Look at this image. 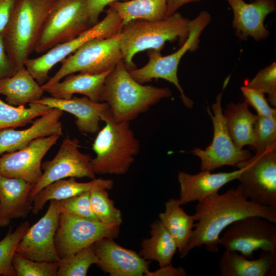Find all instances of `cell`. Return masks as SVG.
I'll list each match as a JSON object with an SVG mask.
<instances>
[{
  "label": "cell",
  "instance_id": "1",
  "mask_svg": "<svg viewBox=\"0 0 276 276\" xmlns=\"http://www.w3.org/2000/svg\"><path fill=\"white\" fill-rule=\"evenodd\" d=\"M255 216L276 224V208L248 199L240 185L198 202L193 215L197 222L180 257L185 258L194 248L203 245L212 253L218 252L220 235L227 226L240 219Z\"/></svg>",
  "mask_w": 276,
  "mask_h": 276
},
{
  "label": "cell",
  "instance_id": "2",
  "mask_svg": "<svg viewBox=\"0 0 276 276\" xmlns=\"http://www.w3.org/2000/svg\"><path fill=\"white\" fill-rule=\"evenodd\" d=\"M171 95L167 87L145 85L136 81L121 60L107 75L100 102L107 104L114 121L130 122Z\"/></svg>",
  "mask_w": 276,
  "mask_h": 276
},
{
  "label": "cell",
  "instance_id": "3",
  "mask_svg": "<svg viewBox=\"0 0 276 276\" xmlns=\"http://www.w3.org/2000/svg\"><path fill=\"white\" fill-rule=\"evenodd\" d=\"M105 123L99 130L92 148L96 154L91 164L95 174H126L139 154L140 142L130 126V122H116L108 109L101 115Z\"/></svg>",
  "mask_w": 276,
  "mask_h": 276
},
{
  "label": "cell",
  "instance_id": "4",
  "mask_svg": "<svg viewBox=\"0 0 276 276\" xmlns=\"http://www.w3.org/2000/svg\"><path fill=\"white\" fill-rule=\"evenodd\" d=\"M56 0H16L3 31L7 55L16 71L34 51L44 22Z\"/></svg>",
  "mask_w": 276,
  "mask_h": 276
},
{
  "label": "cell",
  "instance_id": "5",
  "mask_svg": "<svg viewBox=\"0 0 276 276\" xmlns=\"http://www.w3.org/2000/svg\"><path fill=\"white\" fill-rule=\"evenodd\" d=\"M190 21L176 12L159 20H136L124 25L120 33L121 50L127 69L136 68L133 59L139 52L160 51L167 41L179 40L181 45L188 37Z\"/></svg>",
  "mask_w": 276,
  "mask_h": 276
},
{
  "label": "cell",
  "instance_id": "6",
  "mask_svg": "<svg viewBox=\"0 0 276 276\" xmlns=\"http://www.w3.org/2000/svg\"><path fill=\"white\" fill-rule=\"evenodd\" d=\"M211 20V16L206 11H202L190 21V31L188 38L175 52L162 56L160 51L149 50L147 52L148 63L144 66L129 71L132 78L141 84L151 81L153 79H163L174 84L180 94L184 105L191 108L193 101L185 94L177 76L180 61L188 52H193L198 47L199 37L204 28Z\"/></svg>",
  "mask_w": 276,
  "mask_h": 276
},
{
  "label": "cell",
  "instance_id": "7",
  "mask_svg": "<svg viewBox=\"0 0 276 276\" xmlns=\"http://www.w3.org/2000/svg\"><path fill=\"white\" fill-rule=\"evenodd\" d=\"M93 25L86 0H56L43 26L34 51L43 54L71 40Z\"/></svg>",
  "mask_w": 276,
  "mask_h": 276
},
{
  "label": "cell",
  "instance_id": "8",
  "mask_svg": "<svg viewBox=\"0 0 276 276\" xmlns=\"http://www.w3.org/2000/svg\"><path fill=\"white\" fill-rule=\"evenodd\" d=\"M121 33L91 39L61 62L57 72L44 83L51 84L77 72L97 74L112 70L121 60Z\"/></svg>",
  "mask_w": 276,
  "mask_h": 276
},
{
  "label": "cell",
  "instance_id": "9",
  "mask_svg": "<svg viewBox=\"0 0 276 276\" xmlns=\"http://www.w3.org/2000/svg\"><path fill=\"white\" fill-rule=\"evenodd\" d=\"M100 21L81 33L75 38L60 43L42 55L28 58L25 66L41 85L50 78L49 73L54 65L61 62L86 42L95 38H107L121 33L123 24L117 13L111 8Z\"/></svg>",
  "mask_w": 276,
  "mask_h": 276
},
{
  "label": "cell",
  "instance_id": "10",
  "mask_svg": "<svg viewBox=\"0 0 276 276\" xmlns=\"http://www.w3.org/2000/svg\"><path fill=\"white\" fill-rule=\"evenodd\" d=\"M229 78L228 76L225 80L222 90L217 96L216 101L212 105L213 113L209 108L207 109L212 119L214 129L211 144L204 150L196 148L190 151L200 159L201 171L211 172L223 166H236L251 156L249 151L239 148L235 145L226 127L221 99Z\"/></svg>",
  "mask_w": 276,
  "mask_h": 276
},
{
  "label": "cell",
  "instance_id": "11",
  "mask_svg": "<svg viewBox=\"0 0 276 276\" xmlns=\"http://www.w3.org/2000/svg\"><path fill=\"white\" fill-rule=\"evenodd\" d=\"M275 224L256 216L240 219L224 230L219 245L249 259L258 250L276 251Z\"/></svg>",
  "mask_w": 276,
  "mask_h": 276
},
{
  "label": "cell",
  "instance_id": "12",
  "mask_svg": "<svg viewBox=\"0 0 276 276\" xmlns=\"http://www.w3.org/2000/svg\"><path fill=\"white\" fill-rule=\"evenodd\" d=\"M238 180L248 199L276 208V150L256 153L236 166Z\"/></svg>",
  "mask_w": 276,
  "mask_h": 276
},
{
  "label": "cell",
  "instance_id": "13",
  "mask_svg": "<svg viewBox=\"0 0 276 276\" xmlns=\"http://www.w3.org/2000/svg\"><path fill=\"white\" fill-rule=\"evenodd\" d=\"M120 226L73 217L61 212L55 237L60 258L72 255L104 238H117Z\"/></svg>",
  "mask_w": 276,
  "mask_h": 276
},
{
  "label": "cell",
  "instance_id": "14",
  "mask_svg": "<svg viewBox=\"0 0 276 276\" xmlns=\"http://www.w3.org/2000/svg\"><path fill=\"white\" fill-rule=\"evenodd\" d=\"M76 138L65 137L54 157L41 165L42 174L34 186L31 195L35 196L43 188L57 180L70 178H95L90 156L79 150Z\"/></svg>",
  "mask_w": 276,
  "mask_h": 276
},
{
  "label": "cell",
  "instance_id": "15",
  "mask_svg": "<svg viewBox=\"0 0 276 276\" xmlns=\"http://www.w3.org/2000/svg\"><path fill=\"white\" fill-rule=\"evenodd\" d=\"M45 214L30 226L20 240L16 253L37 261L58 262L55 237L61 213L59 200H51Z\"/></svg>",
  "mask_w": 276,
  "mask_h": 276
},
{
  "label": "cell",
  "instance_id": "16",
  "mask_svg": "<svg viewBox=\"0 0 276 276\" xmlns=\"http://www.w3.org/2000/svg\"><path fill=\"white\" fill-rule=\"evenodd\" d=\"M60 136L36 139L24 148L0 155V175L35 185L42 174V160Z\"/></svg>",
  "mask_w": 276,
  "mask_h": 276
},
{
  "label": "cell",
  "instance_id": "17",
  "mask_svg": "<svg viewBox=\"0 0 276 276\" xmlns=\"http://www.w3.org/2000/svg\"><path fill=\"white\" fill-rule=\"evenodd\" d=\"M114 239L104 238L94 244L98 259L96 265L110 276H143L149 270L150 261L135 251L117 244Z\"/></svg>",
  "mask_w": 276,
  "mask_h": 276
},
{
  "label": "cell",
  "instance_id": "18",
  "mask_svg": "<svg viewBox=\"0 0 276 276\" xmlns=\"http://www.w3.org/2000/svg\"><path fill=\"white\" fill-rule=\"evenodd\" d=\"M233 12V28L241 40L249 36L256 41L265 39L269 31L265 27L266 17L276 9L275 0H226Z\"/></svg>",
  "mask_w": 276,
  "mask_h": 276
},
{
  "label": "cell",
  "instance_id": "19",
  "mask_svg": "<svg viewBox=\"0 0 276 276\" xmlns=\"http://www.w3.org/2000/svg\"><path fill=\"white\" fill-rule=\"evenodd\" d=\"M63 111L52 108L35 119L31 125L23 130L7 128L0 130V155L19 150L32 141L44 136L63 134L60 121Z\"/></svg>",
  "mask_w": 276,
  "mask_h": 276
},
{
  "label": "cell",
  "instance_id": "20",
  "mask_svg": "<svg viewBox=\"0 0 276 276\" xmlns=\"http://www.w3.org/2000/svg\"><path fill=\"white\" fill-rule=\"evenodd\" d=\"M241 169L229 172L212 173L201 171L196 174L179 171L177 175L179 185L180 205L193 201H200L218 193L219 190L227 183L238 179Z\"/></svg>",
  "mask_w": 276,
  "mask_h": 276
},
{
  "label": "cell",
  "instance_id": "21",
  "mask_svg": "<svg viewBox=\"0 0 276 276\" xmlns=\"http://www.w3.org/2000/svg\"><path fill=\"white\" fill-rule=\"evenodd\" d=\"M34 185L0 175V227L8 226L13 219L25 218L32 211Z\"/></svg>",
  "mask_w": 276,
  "mask_h": 276
},
{
  "label": "cell",
  "instance_id": "22",
  "mask_svg": "<svg viewBox=\"0 0 276 276\" xmlns=\"http://www.w3.org/2000/svg\"><path fill=\"white\" fill-rule=\"evenodd\" d=\"M35 102L72 114L76 119L75 124L77 128L83 133L98 132L100 130L101 115L108 109L105 102H96L85 96L73 97L69 99L42 97Z\"/></svg>",
  "mask_w": 276,
  "mask_h": 276
},
{
  "label": "cell",
  "instance_id": "23",
  "mask_svg": "<svg viewBox=\"0 0 276 276\" xmlns=\"http://www.w3.org/2000/svg\"><path fill=\"white\" fill-rule=\"evenodd\" d=\"M219 269L222 276H275L276 251H262L254 260L225 249L220 258Z\"/></svg>",
  "mask_w": 276,
  "mask_h": 276
},
{
  "label": "cell",
  "instance_id": "24",
  "mask_svg": "<svg viewBox=\"0 0 276 276\" xmlns=\"http://www.w3.org/2000/svg\"><path fill=\"white\" fill-rule=\"evenodd\" d=\"M111 70L97 74H72L65 77L63 81L51 84H43L41 86L44 92L54 98L69 99L74 94H78L93 101L100 102L105 79Z\"/></svg>",
  "mask_w": 276,
  "mask_h": 276
},
{
  "label": "cell",
  "instance_id": "25",
  "mask_svg": "<svg viewBox=\"0 0 276 276\" xmlns=\"http://www.w3.org/2000/svg\"><path fill=\"white\" fill-rule=\"evenodd\" d=\"M113 186V181L110 179L95 178L85 182H78L75 177L60 179L47 186L35 196L32 213L37 214L51 200L60 201L95 189L109 190Z\"/></svg>",
  "mask_w": 276,
  "mask_h": 276
},
{
  "label": "cell",
  "instance_id": "26",
  "mask_svg": "<svg viewBox=\"0 0 276 276\" xmlns=\"http://www.w3.org/2000/svg\"><path fill=\"white\" fill-rule=\"evenodd\" d=\"M44 91L27 69L24 66L12 76L0 81V94L6 102L15 106L35 102L43 96Z\"/></svg>",
  "mask_w": 276,
  "mask_h": 276
},
{
  "label": "cell",
  "instance_id": "27",
  "mask_svg": "<svg viewBox=\"0 0 276 276\" xmlns=\"http://www.w3.org/2000/svg\"><path fill=\"white\" fill-rule=\"evenodd\" d=\"M223 114L228 131L235 145L240 149L245 145L252 146L257 115L250 111L246 102L230 103Z\"/></svg>",
  "mask_w": 276,
  "mask_h": 276
},
{
  "label": "cell",
  "instance_id": "28",
  "mask_svg": "<svg viewBox=\"0 0 276 276\" xmlns=\"http://www.w3.org/2000/svg\"><path fill=\"white\" fill-rule=\"evenodd\" d=\"M150 235L143 240L139 255L146 260L156 261L159 267L171 264L177 245L159 219L151 224Z\"/></svg>",
  "mask_w": 276,
  "mask_h": 276
},
{
  "label": "cell",
  "instance_id": "29",
  "mask_svg": "<svg viewBox=\"0 0 276 276\" xmlns=\"http://www.w3.org/2000/svg\"><path fill=\"white\" fill-rule=\"evenodd\" d=\"M178 199L172 198L165 203L164 212L159 214V220L174 239L179 255L186 248L194 226L193 215L181 208Z\"/></svg>",
  "mask_w": 276,
  "mask_h": 276
},
{
  "label": "cell",
  "instance_id": "30",
  "mask_svg": "<svg viewBox=\"0 0 276 276\" xmlns=\"http://www.w3.org/2000/svg\"><path fill=\"white\" fill-rule=\"evenodd\" d=\"M168 0H127L112 3L109 7L122 20L123 26L136 20L156 21L166 16Z\"/></svg>",
  "mask_w": 276,
  "mask_h": 276
},
{
  "label": "cell",
  "instance_id": "31",
  "mask_svg": "<svg viewBox=\"0 0 276 276\" xmlns=\"http://www.w3.org/2000/svg\"><path fill=\"white\" fill-rule=\"evenodd\" d=\"M25 106H15L0 98V130L25 126L36 118L48 112L52 108L37 102Z\"/></svg>",
  "mask_w": 276,
  "mask_h": 276
},
{
  "label": "cell",
  "instance_id": "32",
  "mask_svg": "<svg viewBox=\"0 0 276 276\" xmlns=\"http://www.w3.org/2000/svg\"><path fill=\"white\" fill-rule=\"evenodd\" d=\"M98 263L92 244L72 255L60 258L56 276H85L89 267Z\"/></svg>",
  "mask_w": 276,
  "mask_h": 276
},
{
  "label": "cell",
  "instance_id": "33",
  "mask_svg": "<svg viewBox=\"0 0 276 276\" xmlns=\"http://www.w3.org/2000/svg\"><path fill=\"white\" fill-rule=\"evenodd\" d=\"M30 225L28 221L19 224L14 231L10 228L0 241V275L16 276L13 260L18 245Z\"/></svg>",
  "mask_w": 276,
  "mask_h": 276
},
{
  "label": "cell",
  "instance_id": "34",
  "mask_svg": "<svg viewBox=\"0 0 276 276\" xmlns=\"http://www.w3.org/2000/svg\"><path fill=\"white\" fill-rule=\"evenodd\" d=\"M89 199L93 211L99 221L106 224L121 225V212L114 206L107 190L90 191Z\"/></svg>",
  "mask_w": 276,
  "mask_h": 276
},
{
  "label": "cell",
  "instance_id": "35",
  "mask_svg": "<svg viewBox=\"0 0 276 276\" xmlns=\"http://www.w3.org/2000/svg\"><path fill=\"white\" fill-rule=\"evenodd\" d=\"M251 147L256 153L276 150V117L257 115L254 141Z\"/></svg>",
  "mask_w": 276,
  "mask_h": 276
},
{
  "label": "cell",
  "instance_id": "36",
  "mask_svg": "<svg viewBox=\"0 0 276 276\" xmlns=\"http://www.w3.org/2000/svg\"><path fill=\"white\" fill-rule=\"evenodd\" d=\"M13 266L16 276H56L58 262L37 261L15 253Z\"/></svg>",
  "mask_w": 276,
  "mask_h": 276
},
{
  "label": "cell",
  "instance_id": "37",
  "mask_svg": "<svg viewBox=\"0 0 276 276\" xmlns=\"http://www.w3.org/2000/svg\"><path fill=\"white\" fill-rule=\"evenodd\" d=\"M244 86L264 94H267L270 104L276 105V63L270 65L260 71L256 75Z\"/></svg>",
  "mask_w": 276,
  "mask_h": 276
},
{
  "label": "cell",
  "instance_id": "38",
  "mask_svg": "<svg viewBox=\"0 0 276 276\" xmlns=\"http://www.w3.org/2000/svg\"><path fill=\"white\" fill-rule=\"evenodd\" d=\"M89 192L60 200L61 212L78 218L98 221L91 206Z\"/></svg>",
  "mask_w": 276,
  "mask_h": 276
},
{
  "label": "cell",
  "instance_id": "39",
  "mask_svg": "<svg viewBox=\"0 0 276 276\" xmlns=\"http://www.w3.org/2000/svg\"><path fill=\"white\" fill-rule=\"evenodd\" d=\"M241 90L245 101L248 105L251 106L256 109L258 116L276 117L275 109L270 107L264 93L245 86H242Z\"/></svg>",
  "mask_w": 276,
  "mask_h": 276
},
{
  "label": "cell",
  "instance_id": "40",
  "mask_svg": "<svg viewBox=\"0 0 276 276\" xmlns=\"http://www.w3.org/2000/svg\"><path fill=\"white\" fill-rule=\"evenodd\" d=\"M6 51L3 33H0V81L16 73Z\"/></svg>",
  "mask_w": 276,
  "mask_h": 276
},
{
  "label": "cell",
  "instance_id": "41",
  "mask_svg": "<svg viewBox=\"0 0 276 276\" xmlns=\"http://www.w3.org/2000/svg\"><path fill=\"white\" fill-rule=\"evenodd\" d=\"M127 0H86L87 10L93 26L99 22V17L106 6L112 3Z\"/></svg>",
  "mask_w": 276,
  "mask_h": 276
},
{
  "label": "cell",
  "instance_id": "42",
  "mask_svg": "<svg viewBox=\"0 0 276 276\" xmlns=\"http://www.w3.org/2000/svg\"><path fill=\"white\" fill-rule=\"evenodd\" d=\"M187 275L186 270L182 267H175L172 264L159 267L154 271L148 270L145 273V276H185Z\"/></svg>",
  "mask_w": 276,
  "mask_h": 276
},
{
  "label": "cell",
  "instance_id": "43",
  "mask_svg": "<svg viewBox=\"0 0 276 276\" xmlns=\"http://www.w3.org/2000/svg\"><path fill=\"white\" fill-rule=\"evenodd\" d=\"M16 1L0 0V33H3Z\"/></svg>",
  "mask_w": 276,
  "mask_h": 276
},
{
  "label": "cell",
  "instance_id": "44",
  "mask_svg": "<svg viewBox=\"0 0 276 276\" xmlns=\"http://www.w3.org/2000/svg\"><path fill=\"white\" fill-rule=\"evenodd\" d=\"M199 1L200 0H168L166 16L174 13L179 8L187 4Z\"/></svg>",
  "mask_w": 276,
  "mask_h": 276
}]
</instances>
